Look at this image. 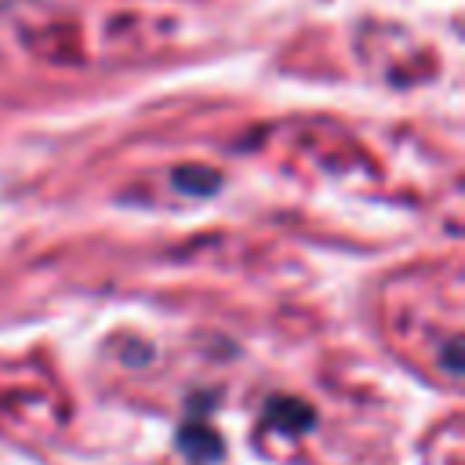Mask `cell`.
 <instances>
[{"mask_svg":"<svg viewBox=\"0 0 465 465\" xmlns=\"http://www.w3.org/2000/svg\"><path fill=\"white\" fill-rule=\"evenodd\" d=\"M262 421L283 436H305L316 425V411L298 396H269L262 407Z\"/></svg>","mask_w":465,"mask_h":465,"instance_id":"1","label":"cell"},{"mask_svg":"<svg viewBox=\"0 0 465 465\" xmlns=\"http://www.w3.org/2000/svg\"><path fill=\"white\" fill-rule=\"evenodd\" d=\"M450 374H458L461 371V356H458V341H447V363H443Z\"/></svg>","mask_w":465,"mask_h":465,"instance_id":"4","label":"cell"},{"mask_svg":"<svg viewBox=\"0 0 465 465\" xmlns=\"http://www.w3.org/2000/svg\"><path fill=\"white\" fill-rule=\"evenodd\" d=\"M174 443H178L182 458L193 461V465H214V461H222V454H225L222 436H218L214 425L203 421V418H189V421L178 429Z\"/></svg>","mask_w":465,"mask_h":465,"instance_id":"2","label":"cell"},{"mask_svg":"<svg viewBox=\"0 0 465 465\" xmlns=\"http://www.w3.org/2000/svg\"><path fill=\"white\" fill-rule=\"evenodd\" d=\"M174 185L200 196V193H214V189H218V174H214V171H203V178H189L185 171H178V174H174Z\"/></svg>","mask_w":465,"mask_h":465,"instance_id":"3","label":"cell"}]
</instances>
